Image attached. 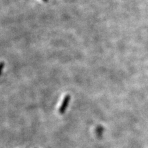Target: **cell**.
I'll use <instances>...</instances> for the list:
<instances>
[{
    "instance_id": "7a4b0ae2",
    "label": "cell",
    "mask_w": 148,
    "mask_h": 148,
    "mask_svg": "<svg viewBox=\"0 0 148 148\" xmlns=\"http://www.w3.org/2000/svg\"><path fill=\"white\" fill-rule=\"evenodd\" d=\"M42 1H44V2H48V0H42Z\"/></svg>"
},
{
    "instance_id": "6da1fadb",
    "label": "cell",
    "mask_w": 148,
    "mask_h": 148,
    "mask_svg": "<svg viewBox=\"0 0 148 148\" xmlns=\"http://www.w3.org/2000/svg\"><path fill=\"white\" fill-rule=\"evenodd\" d=\"M70 101H71V96L70 95H67L64 97V98L62 101V103L61 104V106H60V108L59 109V112L60 114H64L65 113Z\"/></svg>"
}]
</instances>
